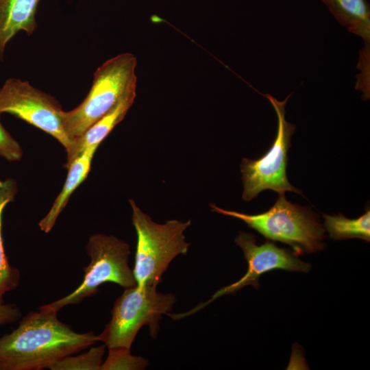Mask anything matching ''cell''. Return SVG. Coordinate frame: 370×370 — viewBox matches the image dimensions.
Listing matches in <instances>:
<instances>
[{
    "instance_id": "cell-1",
    "label": "cell",
    "mask_w": 370,
    "mask_h": 370,
    "mask_svg": "<svg viewBox=\"0 0 370 370\" xmlns=\"http://www.w3.org/2000/svg\"><path fill=\"white\" fill-rule=\"evenodd\" d=\"M38 309L26 314L12 332L0 336V370L49 369L97 341L92 332H74L58 319V312Z\"/></svg>"
},
{
    "instance_id": "cell-2",
    "label": "cell",
    "mask_w": 370,
    "mask_h": 370,
    "mask_svg": "<svg viewBox=\"0 0 370 370\" xmlns=\"http://www.w3.org/2000/svg\"><path fill=\"white\" fill-rule=\"evenodd\" d=\"M212 211L245 222L267 239L290 245L298 256L324 249L325 228L318 215L310 208L288 201L279 195L274 205L267 211L248 214L227 210L210 204Z\"/></svg>"
},
{
    "instance_id": "cell-3",
    "label": "cell",
    "mask_w": 370,
    "mask_h": 370,
    "mask_svg": "<svg viewBox=\"0 0 370 370\" xmlns=\"http://www.w3.org/2000/svg\"><path fill=\"white\" fill-rule=\"evenodd\" d=\"M132 221L137 241L133 274L136 286L157 287L170 262L177 256L186 254L190 243L184 232L191 221L177 219L158 223L130 199Z\"/></svg>"
},
{
    "instance_id": "cell-4",
    "label": "cell",
    "mask_w": 370,
    "mask_h": 370,
    "mask_svg": "<svg viewBox=\"0 0 370 370\" xmlns=\"http://www.w3.org/2000/svg\"><path fill=\"white\" fill-rule=\"evenodd\" d=\"M136 57L127 52L97 68L86 97L76 108L62 112L63 127L71 140L108 113L127 90L136 88Z\"/></svg>"
},
{
    "instance_id": "cell-5",
    "label": "cell",
    "mask_w": 370,
    "mask_h": 370,
    "mask_svg": "<svg viewBox=\"0 0 370 370\" xmlns=\"http://www.w3.org/2000/svg\"><path fill=\"white\" fill-rule=\"evenodd\" d=\"M157 287L134 286L125 288L116 300L110 321L98 335L109 349H131L132 343L144 325H147L150 335L156 338L159 321L162 315L169 312L175 302L173 294L158 293Z\"/></svg>"
},
{
    "instance_id": "cell-6",
    "label": "cell",
    "mask_w": 370,
    "mask_h": 370,
    "mask_svg": "<svg viewBox=\"0 0 370 370\" xmlns=\"http://www.w3.org/2000/svg\"><path fill=\"white\" fill-rule=\"evenodd\" d=\"M86 249L90 262L84 268L80 285L70 294L42 307L58 312L66 306L79 304L95 294L106 282L115 283L124 288L136 285L128 263L130 249L126 242L113 235L95 234L90 236Z\"/></svg>"
},
{
    "instance_id": "cell-7",
    "label": "cell",
    "mask_w": 370,
    "mask_h": 370,
    "mask_svg": "<svg viewBox=\"0 0 370 370\" xmlns=\"http://www.w3.org/2000/svg\"><path fill=\"white\" fill-rule=\"evenodd\" d=\"M291 95V93L283 101H279L271 95H263L275 111L277 134L269 149L263 156L256 160L246 158L242 160L240 166L243 184L242 197L246 201H251L267 189L275 191L278 195H284L286 191L301 194L300 190L291 184L286 176L288 151L295 130V125L285 119V107Z\"/></svg>"
},
{
    "instance_id": "cell-8",
    "label": "cell",
    "mask_w": 370,
    "mask_h": 370,
    "mask_svg": "<svg viewBox=\"0 0 370 370\" xmlns=\"http://www.w3.org/2000/svg\"><path fill=\"white\" fill-rule=\"evenodd\" d=\"M63 111L55 97L27 81L10 78L0 88V114L23 120L53 136L66 149L72 140L63 127Z\"/></svg>"
},
{
    "instance_id": "cell-9",
    "label": "cell",
    "mask_w": 370,
    "mask_h": 370,
    "mask_svg": "<svg viewBox=\"0 0 370 370\" xmlns=\"http://www.w3.org/2000/svg\"><path fill=\"white\" fill-rule=\"evenodd\" d=\"M234 241L243 250L247 262L248 268L245 274L236 282L218 290L208 301L199 304L190 311L180 314L169 313V315L173 319H180L193 314L216 299L234 293L247 286H252L257 289L260 285V277L271 271L282 269L308 273L311 268L309 263L300 260L293 251L280 248L272 242L267 241L258 245L251 234L241 232Z\"/></svg>"
},
{
    "instance_id": "cell-10",
    "label": "cell",
    "mask_w": 370,
    "mask_h": 370,
    "mask_svg": "<svg viewBox=\"0 0 370 370\" xmlns=\"http://www.w3.org/2000/svg\"><path fill=\"white\" fill-rule=\"evenodd\" d=\"M136 88H132L127 90L108 113L94 123L83 134L72 140L66 149V168L86 149L98 147L114 127L124 119L134 103L136 96Z\"/></svg>"
},
{
    "instance_id": "cell-11",
    "label": "cell",
    "mask_w": 370,
    "mask_h": 370,
    "mask_svg": "<svg viewBox=\"0 0 370 370\" xmlns=\"http://www.w3.org/2000/svg\"><path fill=\"white\" fill-rule=\"evenodd\" d=\"M40 0H0V59L8 43L19 32L31 36L36 29Z\"/></svg>"
},
{
    "instance_id": "cell-12",
    "label": "cell",
    "mask_w": 370,
    "mask_h": 370,
    "mask_svg": "<svg viewBox=\"0 0 370 370\" xmlns=\"http://www.w3.org/2000/svg\"><path fill=\"white\" fill-rule=\"evenodd\" d=\"M336 21L365 41L361 56L369 57L370 4L367 0H321Z\"/></svg>"
},
{
    "instance_id": "cell-13",
    "label": "cell",
    "mask_w": 370,
    "mask_h": 370,
    "mask_svg": "<svg viewBox=\"0 0 370 370\" xmlns=\"http://www.w3.org/2000/svg\"><path fill=\"white\" fill-rule=\"evenodd\" d=\"M97 148V147H92L86 149L66 168L68 173L60 193L57 196L47 214L38 223L42 232L48 233L51 230L72 193L88 176L90 171L94 154Z\"/></svg>"
},
{
    "instance_id": "cell-14",
    "label": "cell",
    "mask_w": 370,
    "mask_h": 370,
    "mask_svg": "<svg viewBox=\"0 0 370 370\" xmlns=\"http://www.w3.org/2000/svg\"><path fill=\"white\" fill-rule=\"evenodd\" d=\"M16 193L17 186L14 180H0V304L4 303L6 293L18 286L21 280L19 270L10 264L5 254L1 232L3 210L7 204L14 200Z\"/></svg>"
},
{
    "instance_id": "cell-15",
    "label": "cell",
    "mask_w": 370,
    "mask_h": 370,
    "mask_svg": "<svg viewBox=\"0 0 370 370\" xmlns=\"http://www.w3.org/2000/svg\"><path fill=\"white\" fill-rule=\"evenodd\" d=\"M324 228L334 241L353 238H360L366 242L370 241L369 209L356 219H348L342 214L328 215L323 214Z\"/></svg>"
},
{
    "instance_id": "cell-16",
    "label": "cell",
    "mask_w": 370,
    "mask_h": 370,
    "mask_svg": "<svg viewBox=\"0 0 370 370\" xmlns=\"http://www.w3.org/2000/svg\"><path fill=\"white\" fill-rule=\"evenodd\" d=\"M106 346L103 344L92 347L78 356H67L56 362L51 370H100Z\"/></svg>"
},
{
    "instance_id": "cell-17",
    "label": "cell",
    "mask_w": 370,
    "mask_h": 370,
    "mask_svg": "<svg viewBox=\"0 0 370 370\" xmlns=\"http://www.w3.org/2000/svg\"><path fill=\"white\" fill-rule=\"evenodd\" d=\"M108 350V357L103 362L100 370H140L148 365L147 359L132 355L130 349L115 348Z\"/></svg>"
},
{
    "instance_id": "cell-18",
    "label": "cell",
    "mask_w": 370,
    "mask_h": 370,
    "mask_svg": "<svg viewBox=\"0 0 370 370\" xmlns=\"http://www.w3.org/2000/svg\"><path fill=\"white\" fill-rule=\"evenodd\" d=\"M0 156L10 162L21 159L23 149L0 122Z\"/></svg>"
},
{
    "instance_id": "cell-19",
    "label": "cell",
    "mask_w": 370,
    "mask_h": 370,
    "mask_svg": "<svg viewBox=\"0 0 370 370\" xmlns=\"http://www.w3.org/2000/svg\"><path fill=\"white\" fill-rule=\"evenodd\" d=\"M20 308L14 304H0V326L12 323L21 317Z\"/></svg>"
}]
</instances>
